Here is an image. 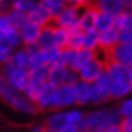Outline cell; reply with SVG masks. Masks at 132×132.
Instances as JSON below:
<instances>
[{
    "instance_id": "ab89813d",
    "label": "cell",
    "mask_w": 132,
    "mask_h": 132,
    "mask_svg": "<svg viewBox=\"0 0 132 132\" xmlns=\"http://www.w3.org/2000/svg\"><path fill=\"white\" fill-rule=\"evenodd\" d=\"M68 3L70 5H76L78 8H84L85 5L89 4V0H68Z\"/></svg>"
},
{
    "instance_id": "44dd1931",
    "label": "cell",
    "mask_w": 132,
    "mask_h": 132,
    "mask_svg": "<svg viewBox=\"0 0 132 132\" xmlns=\"http://www.w3.org/2000/svg\"><path fill=\"white\" fill-rule=\"evenodd\" d=\"M43 7L49 11L50 16L55 18L63 11V8L68 5V0H40L39 2Z\"/></svg>"
},
{
    "instance_id": "d4e9b609",
    "label": "cell",
    "mask_w": 132,
    "mask_h": 132,
    "mask_svg": "<svg viewBox=\"0 0 132 132\" xmlns=\"http://www.w3.org/2000/svg\"><path fill=\"white\" fill-rule=\"evenodd\" d=\"M113 24H115V15L98 11L97 18H96V23H94V28L97 31H104V30L112 27Z\"/></svg>"
},
{
    "instance_id": "9a60e30c",
    "label": "cell",
    "mask_w": 132,
    "mask_h": 132,
    "mask_svg": "<svg viewBox=\"0 0 132 132\" xmlns=\"http://www.w3.org/2000/svg\"><path fill=\"white\" fill-rule=\"evenodd\" d=\"M40 30H42L40 26H38L37 23H34L31 20H28L26 24L19 30L22 42H23V43H26L27 46L28 45H35L38 42Z\"/></svg>"
},
{
    "instance_id": "2e32d148",
    "label": "cell",
    "mask_w": 132,
    "mask_h": 132,
    "mask_svg": "<svg viewBox=\"0 0 132 132\" xmlns=\"http://www.w3.org/2000/svg\"><path fill=\"white\" fill-rule=\"evenodd\" d=\"M97 14H98V10L94 4L85 5V10H84V12L80 15V20H78V26L81 27L82 31H88V30L94 28Z\"/></svg>"
},
{
    "instance_id": "d590c367",
    "label": "cell",
    "mask_w": 132,
    "mask_h": 132,
    "mask_svg": "<svg viewBox=\"0 0 132 132\" xmlns=\"http://www.w3.org/2000/svg\"><path fill=\"white\" fill-rule=\"evenodd\" d=\"M66 121L68 123H73V124H78L82 120V113L78 111H70L68 113H65Z\"/></svg>"
},
{
    "instance_id": "8992f818",
    "label": "cell",
    "mask_w": 132,
    "mask_h": 132,
    "mask_svg": "<svg viewBox=\"0 0 132 132\" xmlns=\"http://www.w3.org/2000/svg\"><path fill=\"white\" fill-rule=\"evenodd\" d=\"M55 93H57V86L53 85L51 82L46 81L42 84L39 94L37 97V104L38 108H42V109H49V108L54 106V101H55Z\"/></svg>"
},
{
    "instance_id": "e0dca14e",
    "label": "cell",
    "mask_w": 132,
    "mask_h": 132,
    "mask_svg": "<svg viewBox=\"0 0 132 132\" xmlns=\"http://www.w3.org/2000/svg\"><path fill=\"white\" fill-rule=\"evenodd\" d=\"M74 94H76V103L86 104L92 100V85L86 81H77L74 84Z\"/></svg>"
},
{
    "instance_id": "7c38bea8",
    "label": "cell",
    "mask_w": 132,
    "mask_h": 132,
    "mask_svg": "<svg viewBox=\"0 0 132 132\" xmlns=\"http://www.w3.org/2000/svg\"><path fill=\"white\" fill-rule=\"evenodd\" d=\"M105 71L109 76L111 81H127L128 77V66L116 61H106Z\"/></svg>"
},
{
    "instance_id": "6da1fadb",
    "label": "cell",
    "mask_w": 132,
    "mask_h": 132,
    "mask_svg": "<svg viewBox=\"0 0 132 132\" xmlns=\"http://www.w3.org/2000/svg\"><path fill=\"white\" fill-rule=\"evenodd\" d=\"M0 97L5 103H8L16 111L24 112V113H35L37 112V104L28 100L26 96H22L20 90H16L8 84L3 74H0Z\"/></svg>"
},
{
    "instance_id": "4dcf8cb0",
    "label": "cell",
    "mask_w": 132,
    "mask_h": 132,
    "mask_svg": "<svg viewBox=\"0 0 132 132\" xmlns=\"http://www.w3.org/2000/svg\"><path fill=\"white\" fill-rule=\"evenodd\" d=\"M40 86H42V84L35 82V81H32V80L28 78V81H27V84L24 85V88H23L22 92L24 93V96H26L28 100H31L32 103H35V101H37L38 94H39Z\"/></svg>"
},
{
    "instance_id": "d6a6232c",
    "label": "cell",
    "mask_w": 132,
    "mask_h": 132,
    "mask_svg": "<svg viewBox=\"0 0 132 132\" xmlns=\"http://www.w3.org/2000/svg\"><path fill=\"white\" fill-rule=\"evenodd\" d=\"M35 5V0H14L12 2V8L28 12Z\"/></svg>"
},
{
    "instance_id": "ee69618b",
    "label": "cell",
    "mask_w": 132,
    "mask_h": 132,
    "mask_svg": "<svg viewBox=\"0 0 132 132\" xmlns=\"http://www.w3.org/2000/svg\"><path fill=\"white\" fill-rule=\"evenodd\" d=\"M5 4V0H0V5H4Z\"/></svg>"
},
{
    "instance_id": "484cf974",
    "label": "cell",
    "mask_w": 132,
    "mask_h": 132,
    "mask_svg": "<svg viewBox=\"0 0 132 132\" xmlns=\"http://www.w3.org/2000/svg\"><path fill=\"white\" fill-rule=\"evenodd\" d=\"M8 18H10V22H11V26L20 30L23 26L28 22V15L27 12H23V11H19V10H15L12 8L11 11L7 12Z\"/></svg>"
},
{
    "instance_id": "ffe728a7",
    "label": "cell",
    "mask_w": 132,
    "mask_h": 132,
    "mask_svg": "<svg viewBox=\"0 0 132 132\" xmlns=\"http://www.w3.org/2000/svg\"><path fill=\"white\" fill-rule=\"evenodd\" d=\"M49 70H50L49 65H45V63L35 65L28 69V77H30V80H32L35 82L43 84L49 78Z\"/></svg>"
},
{
    "instance_id": "ba28073f",
    "label": "cell",
    "mask_w": 132,
    "mask_h": 132,
    "mask_svg": "<svg viewBox=\"0 0 132 132\" xmlns=\"http://www.w3.org/2000/svg\"><path fill=\"white\" fill-rule=\"evenodd\" d=\"M108 61H116L124 65H129L132 62V43H119L108 51Z\"/></svg>"
},
{
    "instance_id": "8d00e7d4",
    "label": "cell",
    "mask_w": 132,
    "mask_h": 132,
    "mask_svg": "<svg viewBox=\"0 0 132 132\" xmlns=\"http://www.w3.org/2000/svg\"><path fill=\"white\" fill-rule=\"evenodd\" d=\"M119 113H120L123 117L131 116V115H132V100L124 101V103L120 105V108H119Z\"/></svg>"
},
{
    "instance_id": "9c48e42d",
    "label": "cell",
    "mask_w": 132,
    "mask_h": 132,
    "mask_svg": "<svg viewBox=\"0 0 132 132\" xmlns=\"http://www.w3.org/2000/svg\"><path fill=\"white\" fill-rule=\"evenodd\" d=\"M76 103V94H74V86L71 84H62L57 86L55 93V101H54L53 108H62L68 106Z\"/></svg>"
},
{
    "instance_id": "f35d334b",
    "label": "cell",
    "mask_w": 132,
    "mask_h": 132,
    "mask_svg": "<svg viewBox=\"0 0 132 132\" xmlns=\"http://www.w3.org/2000/svg\"><path fill=\"white\" fill-rule=\"evenodd\" d=\"M8 27H11L10 18H8L7 12H3L0 15V31H4V30H7Z\"/></svg>"
},
{
    "instance_id": "ac0fdd59",
    "label": "cell",
    "mask_w": 132,
    "mask_h": 132,
    "mask_svg": "<svg viewBox=\"0 0 132 132\" xmlns=\"http://www.w3.org/2000/svg\"><path fill=\"white\" fill-rule=\"evenodd\" d=\"M0 43L8 46V47H11V49L18 47L22 43L19 30L11 26L7 30H4V31H0Z\"/></svg>"
},
{
    "instance_id": "7bdbcfd3",
    "label": "cell",
    "mask_w": 132,
    "mask_h": 132,
    "mask_svg": "<svg viewBox=\"0 0 132 132\" xmlns=\"http://www.w3.org/2000/svg\"><path fill=\"white\" fill-rule=\"evenodd\" d=\"M4 11H5V4H4V5H0V15H2Z\"/></svg>"
},
{
    "instance_id": "f1b7e54d",
    "label": "cell",
    "mask_w": 132,
    "mask_h": 132,
    "mask_svg": "<svg viewBox=\"0 0 132 132\" xmlns=\"http://www.w3.org/2000/svg\"><path fill=\"white\" fill-rule=\"evenodd\" d=\"M10 63H12L18 68H27L28 69V65H30V54L26 50H19L16 53H12L10 57Z\"/></svg>"
},
{
    "instance_id": "e575fe53",
    "label": "cell",
    "mask_w": 132,
    "mask_h": 132,
    "mask_svg": "<svg viewBox=\"0 0 132 132\" xmlns=\"http://www.w3.org/2000/svg\"><path fill=\"white\" fill-rule=\"evenodd\" d=\"M119 42L124 43H132V26L119 31Z\"/></svg>"
},
{
    "instance_id": "52a82bcc",
    "label": "cell",
    "mask_w": 132,
    "mask_h": 132,
    "mask_svg": "<svg viewBox=\"0 0 132 132\" xmlns=\"http://www.w3.org/2000/svg\"><path fill=\"white\" fill-rule=\"evenodd\" d=\"M104 69H105V62L103 61V59L94 57L92 61H89L88 63H85L82 66V68L78 70V73H80V77H81L82 81L93 82Z\"/></svg>"
},
{
    "instance_id": "b9f144b4",
    "label": "cell",
    "mask_w": 132,
    "mask_h": 132,
    "mask_svg": "<svg viewBox=\"0 0 132 132\" xmlns=\"http://www.w3.org/2000/svg\"><path fill=\"white\" fill-rule=\"evenodd\" d=\"M42 129H43V125H37V127L32 128V131H37V132L38 131H42Z\"/></svg>"
},
{
    "instance_id": "f546056e",
    "label": "cell",
    "mask_w": 132,
    "mask_h": 132,
    "mask_svg": "<svg viewBox=\"0 0 132 132\" xmlns=\"http://www.w3.org/2000/svg\"><path fill=\"white\" fill-rule=\"evenodd\" d=\"M66 123V117H65V113H54L53 116H50L47 119V123H46V128L47 131H57V132H61L62 127Z\"/></svg>"
},
{
    "instance_id": "f6af8a7d",
    "label": "cell",
    "mask_w": 132,
    "mask_h": 132,
    "mask_svg": "<svg viewBox=\"0 0 132 132\" xmlns=\"http://www.w3.org/2000/svg\"><path fill=\"white\" fill-rule=\"evenodd\" d=\"M129 10L132 11V3H131V5H129Z\"/></svg>"
},
{
    "instance_id": "4fadbf2b",
    "label": "cell",
    "mask_w": 132,
    "mask_h": 132,
    "mask_svg": "<svg viewBox=\"0 0 132 132\" xmlns=\"http://www.w3.org/2000/svg\"><path fill=\"white\" fill-rule=\"evenodd\" d=\"M96 57V53L94 50L90 49H85V47H81L78 50H74L73 53V58H71V62H70V69H73L74 71H78L81 68L85 63H88L89 61Z\"/></svg>"
},
{
    "instance_id": "cb8c5ba5",
    "label": "cell",
    "mask_w": 132,
    "mask_h": 132,
    "mask_svg": "<svg viewBox=\"0 0 132 132\" xmlns=\"http://www.w3.org/2000/svg\"><path fill=\"white\" fill-rule=\"evenodd\" d=\"M37 45L40 49H49V47L55 46L54 45V34H53V27L51 26H45L40 30Z\"/></svg>"
},
{
    "instance_id": "d6986e66",
    "label": "cell",
    "mask_w": 132,
    "mask_h": 132,
    "mask_svg": "<svg viewBox=\"0 0 132 132\" xmlns=\"http://www.w3.org/2000/svg\"><path fill=\"white\" fill-rule=\"evenodd\" d=\"M98 11L108 12L112 15H117L124 10V2L123 0H100L97 4H94Z\"/></svg>"
},
{
    "instance_id": "1f68e13d",
    "label": "cell",
    "mask_w": 132,
    "mask_h": 132,
    "mask_svg": "<svg viewBox=\"0 0 132 132\" xmlns=\"http://www.w3.org/2000/svg\"><path fill=\"white\" fill-rule=\"evenodd\" d=\"M115 26L119 31H121V30L127 28L129 26H132V14L128 12V11H121V12H119L117 15H115Z\"/></svg>"
},
{
    "instance_id": "7a4b0ae2",
    "label": "cell",
    "mask_w": 132,
    "mask_h": 132,
    "mask_svg": "<svg viewBox=\"0 0 132 132\" xmlns=\"http://www.w3.org/2000/svg\"><path fill=\"white\" fill-rule=\"evenodd\" d=\"M3 76L5 77V80L8 81V84L12 88H15L16 90H23V88L28 81V69L27 68H18V66L5 62L4 69H3Z\"/></svg>"
},
{
    "instance_id": "83f0119b",
    "label": "cell",
    "mask_w": 132,
    "mask_h": 132,
    "mask_svg": "<svg viewBox=\"0 0 132 132\" xmlns=\"http://www.w3.org/2000/svg\"><path fill=\"white\" fill-rule=\"evenodd\" d=\"M53 34H54V45L59 49H65L68 46L69 40V30L61 26H54Z\"/></svg>"
},
{
    "instance_id": "7402d4cb",
    "label": "cell",
    "mask_w": 132,
    "mask_h": 132,
    "mask_svg": "<svg viewBox=\"0 0 132 132\" xmlns=\"http://www.w3.org/2000/svg\"><path fill=\"white\" fill-rule=\"evenodd\" d=\"M132 86L129 85L128 81H112L109 88V94L113 98H119L123 96L128 94L131 92Z\"/></svg>"
},
{
    "instance_id": "4316f807",
    "label": "cell",
    "mask_w": 132,
    "mask_h": 132,
    "mask_svg": "<svg viewBox=\"0 0 132 132\" xmlns=\"http://www.w3.org/2000/svg\"><path fill=\"white\" fill-rule=\"evenodd\" d=\"M98 38H100V31H97L96 28L84 31V35H82V47L94 50L96 47H98Z\"/></svg>"
},
{
    "instance_id": "836d02e7",
    "label": "cell",
    "mask_w": 132,
    "mask_h": 132,
    "mask_svg": "<svg viewBox=\"0 0 132 132\" xmlns=\"http://www.w3.org/2000/svg\"><path fill=\"white\" fill-rule=\"evenodd\" d=\"M12 50L14 49H11V47L0 43V65H4L5 62L10 61V57H11V54H12Z\"/></svg>"
},
{
    "instance_id": "5b68a950",
    "label": "cell",
    "mask_w": 132,
    "mask_h": 132,
    "mask_svg": "<svg viewBox=\"0 0 132 132\" xmlns=\"http://www.w3.org/2000/svg\"><path fill=\"white\" fill-rule=\"evenodd\" d=\"M80 8L76 7V5H66L63 8V11L58 16H55V23L57 26H61V27H65V28H73V27H77L78 26V20H80Z\"/></svg>"
},
{
    "instance_id": "74e56055",
    "label": "cell",
    "mask_w": 132,
    "mask_h": 132,
    "mask_svg": "<svg viewBox=\"0 0 132 132\" xmlns=\"http://www.w3.org/2000/svg\"><path fill=\"white\" fill-rule=\"evenodd\" d=\"M121 131L124 132H132V115L131 116H125L123 119V121L120 123Z\"/></svg>"
},
{
    "instance_id": "603a6c76",
    "label": "cell",
    "mask_w": 132,
    "mask_h": 132,
    "mask_svg": "<svg viewBox=\"0 0 132 132\" xmlns=\"http://www.w3.org/2000/svg\"><path fill=\"white\" fill-rule=\"evenodd\" d=\"M82 35L84 31L80 26L73 27L69 30V40H68V49L70 50H78L82 47Z\"/></svg>"
},
{
    "instance_id": "3957f363",
    "label": "cell",
    "mask_w": 132,
    "mask_h": 132,
    "mask_svg": "<svg viewBox=\"0 0 132 132\" xmlns=\"http://www.w3.org/2000/svg\"><path fill=\"white\" fill-rule=\"evenodd\" d=\"M111 78L108 73L105 71V69L101 71V73L97 76V78L93 81L92 85V103L94 104H101L106 101L111 97L109 94V88H111Z\"/></svg>"
},
{
    "instance_id": "30bf717a",
    "label": "cell",
    "mask_w": 132,
    "mask_h": 132,
    "mask_svg": "<svg viewBox=\"0 0 132 132\" xmlns=\"http://www.w3.org/2000/svg\"><path fill=\"white\" fill-rule=\"evenodd\" d=\"M117 43H119V30L115 26L106 28L104 31H100V38H98L100 49H103L108 53Z\"/></svg>"
},
{
    "instance_id": "5bb4252c",
    "label": "cell",
    "mask_w": 132,
    "mask_h": 132,
    "mask_svg": "<svg viewBox=\"0 0 132 132\" xmlns=\"http://www.w3.org/2000/svg\"><path fill=\"white\" fill-rule=\"evenodd\" d=\"M89 131H106L108 128V111H97L85 117Z\"/></svg>"
},
{
    "instance_id": "8fae6325",
    "label": "cell",
    "mask_w": 132,
    "mask_h": 132,
    "mask_svg": "<svg viewBox=\"0 0 132 132\" xmlns=\"http://www.w3.org/2000/svg\"><path fill=\"white\" fill-rule=\"evenodd\" d=\"M27 15H28V20L37 23V24L40 26V27L49 26L51 19H53V18L50 16V14H49V11H47L40 3H35V5L28 11Z\"/></svg>"
},
{
    "instance_id": "60d3db41",
    "label": "cell",
    "mask_w": 132,
    "mask_h": 132,
    "mask_svg": "<svg viewBox=\"0 0 132 132\" xmlns=\"http://www.w3.org/2000/svg\"><path fill=\"white\" fill-rule=\"evenodd\" d=\"M127 81L129 82V85L132 86V62L128 65V77H127Z\"/></svg>"
},
{
    "instance_id": "277c9868",
    "label": "cell",
    "mask_w": 132,
    "mask_h": 132,
    "mask_svg": "<svg viewBox=\"0 0 132 132\" xmlns=\"http://www.w3.org/2000/svg\"><path fill=\"white\" fill-rule=\"evenodd\" d=\"M47 81L51 82L55 86H59L62 84H71V85H74L78 80H77V76L73 69L68 68V66H63V65H51L50 70H49V78H47Z\"/></svg>"
}]
</instances>
